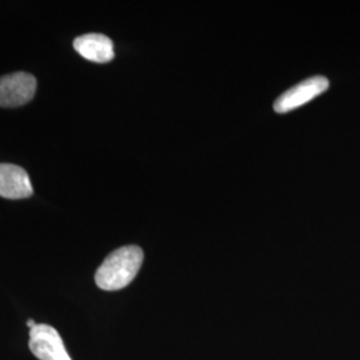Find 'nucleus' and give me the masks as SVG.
Returning <instances> with one entry per match:
<instances>
[{
    "mask_svg": "<svg viewBox=\"0 0 360 360\" xmlns=\"http://www.w3.org/2000/svg\"><path fill=\"white\" fill-rule=\"evenodd\" d=\"M27 326H28V327H30V330H31V328H34V327L37 326V323H35V321L30 319V321H27Z\"/></svg>",
    "mask_w": 360,
    "mask_h": 360,
    "instance_id": "7",
    "label": "nucleus"
},
{
    "mask_svg": "<svg viewBox=\"0 0 360 360\" xmlns=\"http://www.w3.org/2000/svg\"><path fill=\"white\" fill-rule=\"evenodd\" d=\"M28 346L39 360H72L60 335L49 324H37L30 330Z\"/></svg>",
    "mask_w": 360,
    "mask_h": 360,
    "instance_id": "3",
    "label": "nucleus"
},
{
    "mask_svg": "<svg viewBox=\"0 0 360 360\" xmlns=\"http://www.w3.org/2000/svg\"><path fill=\"white\" fill-rule=\"evenodd\" d=\"M328 79L324 77H314L296 84L295 87L285 91L282 96L276 99L274 110L278 114H285L303 104L309 103L316 96L322 95L328 89Z\"/></svg>",
    "mask_w": 360,
    "mask_h": 360,
    "instance_id": "4",
    "label": "nucleus"
},
{
    "mask_svg": "<svg viewBox=\"0 0 360 360\" xmlns=\"http://www.w3.org/2000/svg\"><path fill=\"white\" fill-rule=\"evenodd\" d=\"M143 263V251L138 245H126L104 259L95 274V282L104 291L127 287L138 275Z\"/></svg>",
    "mask_w": 360,
    "mask_h": 360,
    "instance_id": "1",
    "label": "nucleus"
},
{
    "mask_svg": "<svg viewBox=\"0 0 360 360\" xmlns=\"http://www.w3.org/2000/svg\"><path fill=\"white\" fill-rule=\"evenodd\" d=\"M37 79L28 72H15L0 77V107L13 108L32 101Z\"/></svg>",
    "mask_w": 360,
    "mask_h": 360,
    "instance_id": "2",
    "label": "nucleus"
},
{
    "mask_svg": "<svg viewBox=\"0 0 360 360\" xmlns=\"http://www.w3.org/2000/svg\"><path fill=\"white\" fill-rule=\"evenodd\" d=\"M74 49L84 59L95 63H108L114 59V43L102 34H87L74 40Z\"/></svg>",
    "mask_w": 360,
    "mask_h": 360,
    "instance_id": "6",
    "label": "nucleus"
},
{
    "mask_svg": "<svg viewBox=\"0 0 360 360\" xmlns=\"http://www.w3.org/2000/svg\"><path fill=\"white\" fill-rule=\"evenodd\" d=\"M34 193L26 169L0 163V196L6 199H26Z\"/></svg>",
    "mask_w": 360,
    "mask_h": 360,
    "instance_id": "5",
    "label": "nucleus"
}]
</instances>
